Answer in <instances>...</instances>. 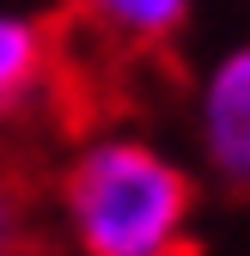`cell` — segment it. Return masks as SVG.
<instances>
[{"instance_id": "1", "label": "cell", "mask_w": 250, "mask_h": 256, "mask_svg": "<svg viewBox=\"0 0 250 256\" xmlns=\"http://www.w3.org/2000/svg\"><path fill=\"white\" fill-rule=\"evenodd\" d=\"M55 189L80 256H165L196 208V177L140 140L80 146Z\"/></svg>"}, {"instance_id": "2", "label": "cell", "mask_w": 250, "mask_h": 256, "mask_svg": "<svg viewBox=\"0 0 250 256\" xmlns=\"http://www.w3.org/2000/svg\"><path fill=\"white\" fill-rule=\"evenodd\" d=\"M202 146H208V171L220 177L226 196H250V49H232L220 74L208 80Z\"/></svg>"}, {"instance_id": "3", "label": "cell", "mask_w": 250, "mask_h": 256, "mask_svg": "<svg viewBox=\"0 0 250 256\" xmlns=\"http://www.w3.org/2000/svg\"><path fill=\"white\" fill-rule=\"evenodd\" d=\"M43 80H49V18L0 12V128L43 98Z\"/></svg>"}, {"instance_id": "4", "label": "cell", "mask_w": 250, "mask_h": 256, "mask_svg": "<svg viewBox=\"0 0 250 256\" xmlns=\"http://www.w3.org/2000/svg\"><path fill=\"white\" fill-rule=\"evenodd\" d=\"M37 196H43L37 146L0 140V256H12L30 238V208H37Z\"/></svg>"}, {"instance_id": "5", "label": "cell", "mask_w": 250, "mask_h": 256, "mask_svg": "<svg viewBox=\"0 0 250 256\" xmlns=\"http://www.w3.org/2000/svg\"><path fill=\"white\" fill-rule=\"evenodd\" d=\"M12 256H55V250H49V238H37V232H30V238L12 250Z\"/></svg>"}, {"instance_id": "6", "label": "cell", "mask_w": 250, "mask_h": 256, "mask_svg": "<svg viewBox=\"0 0 250 256\" xmlns=\"http://www.w3.org/2000/svg\"><path fill=\"white\" fill-rule=\"evenodd\" d=\"M165 256H202V244H190V238H183L177 250H165Z\"/></svg>"}]
</instances>
